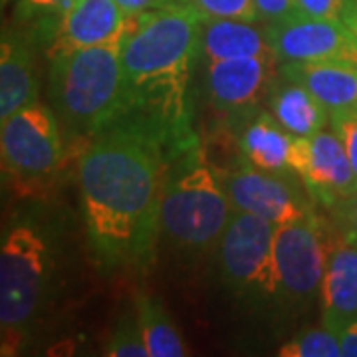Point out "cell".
Masks as SVG:
<instances>
[{
	"instance_id": "13",
	"label": "cell",
	"mask_w": 357,
	"mask_h": 357,
	"mask_svg": "<svg viewBox=\"0 0 357 357\" xmlns=\"http://www.w3.org/2000/svg\"><path fill=\"white\" fill-rule=\"evenodd\" d=\"M276 62V56L208 62L206 88L211 102L225 112H238L255 105L274 77Z\"/></svg>"
},
{
	"instance_id": "15",
	"label": "cell",
	"mask_w": 357,
	"mask_h": 357,
	"mask_svg": "<svg viewBox=\"0 0 357 357\" xmlns=\"http://www.w3.org/2000/svg\"><path fill=\"white\" fill-rule=\"evenodd\" d=\"M284 74L310 89L330 117L357 112V66L345 64H284Z\"/></svg>"
},
{
	"instance_id": "19",
	"label": "cell",
	"mask_w": 357,
	"mask_h": 357,
	"mask_svg": "<svg viewBox=\"0 0 357 357\" xmlns=\"http://www.w3.org/2000/svg\"><path fill=\"white\" fill-rule=\"evenodd\" d=\"M272 115L294 137H312L332 119L330 112L302 84L288 79L272 98Z\"/></svg>"
},
{
	"instance_id": "10",
	"label": "cell",
	"mask_w": 357,
	"mask_h": 357,
	"mask_svg": "<svg viewBox=\"0 0 357 357\" xmlns=\"http://www.w3.org/2000/svg\"><path fill=\"white\" fill-rule=\"evenodd\" d=\"M328 258V244L312 213L304 218L276 227L274 260L278 274V294L288 298H307L319 294Z\"/></svg>"
},
{
	"instance_id": "5",
	"label": "cell",
	"mask_w": 357,
	"mask_h": 357,
	"mask_svg": "<svg viewBox=\"0 0 357 357\" xmlns=\"http://www.w3.org/2000/svg\"><path fill=\"white\" fill-rule=\"evenodd\" d=\"M232 211L222 177L195 145L185 165L167 178L161 232L181 248L206 250L220 241Z\"/></svg>"
},
{
	"instance_id": "8",
	"label": "cell",
	"mask_w": 357,
	"mask_h": 357,
	"mask_svg": "<svg viewBox=\"0 0 357 357\" xmlns=\"http://www.w3.org/2000/svg\"><path fill=\"white\" fill-rule=\"evenodd\" d=\"M266 34L282 64L357 66V34L344 20L292 14L268 24Z\"/></svg>"
},
{
	"instance_id": "31",
	"label": "cell",
	"mask_w": 357,
	"mask_h": 357,
	"mask_svg": "<svg viewBox=\"0 0 357 357\" xmlns=\"http://www.w3.org/2000/svg\"><path fill=\"white\" fill-rule=\"evenodd\" d=\"M344 22L357 34V0H349L344 14Z\"/></svg>"
},
{
	"instance_id": "3",
	"label": "cell",
	"mask_w": 357,
	"mask_h": 357,
	"mask_svg": "<svg viewBox=\"0 0 357 357\" xmlns=\"http://www.w3.org/2000/svg\"><path fill=\"white\" fill-rule=\"evenodd\" d=\"M52 100L74 131L96 135L131 114L121 46L50 54Z\"/></svg>"
},
{
	"instance_id": "20",
	"label": "cell",
	"mask_w": 357,
	"mask_h": 357,
	"mask_svg": "<svg viewBox=\"0 0 357 357\" xmlns=\"http://www.w3.org/2000/svg\"><path fill=\"white\" fill-rule=\"evenodd\" d=\"M137 321L147 345L149 357H181L187 356L185 344L177 328L169 318L163 306L149 296L137 300Z\"/></svg>"
},
{
	"instance_id": "2",
	"label": "cell",
	"mask_w": 357,
	"mask_h": 357,
	"mask_svg": "<svg viewBox=\"0 0 357 357\" xmlns=\"http://www.w3.org/2000/svg\"><path fill=\"white\" fill-rule=\"evenodd\" d=\"M203 22L192 2L169 4L131 16L121 44L129 115L147 117L187 143V89Z\"/></svg>"
},
{
	"instance_id": "9",
	"label": "cell",
	"mask_w": 357,
	"mask_h": 357,
	"mask_svg": "<svg viewBox=\"0 0 357 357\" xmlns=\"http://www.w3.org/2000/svg\"><path fill=\"white\" fill-rule=\"evenodd\" d=\"M290 171L304 181L319 203L328 206H342L357 191L356 171L333 129H324L312 137H296Z\"/></svg>"
},
{
	"instance_id": "4",
	"label": "cell",
	"mask_w": 357,
	"mask_h": 357,
	"mask_svg": "<svg viewBox=\"0 0 357 357\" xmlns=\"http://www.w3.org/2000/svg\"><path fill=\"white\" fill-rule=\"evenodd\" d=\"M46 241L30 225L4 232L0 248V354L18 356L32 332L50 280Z\"/></svg>"
},
{
	"instance_id": "30",
	"label": "cell",
	"mask_w": 357,
	"mask_h": 357,
	"mask_svg": "<svg viewBox=\"0 0 357 357\" xmlns=\"http://www.w3.org/2000/svg\"><path fill=\"white\" fill-rule=\"evenodd\" d=\"M340 345H342V356L357 357V319L347 324L340 332Z\"/></svg>"
},
{
	"instance_id": "26",
	"label": "cell",
	"mask_w": 357,
	"mask_h": 357,
	"mask_svg": "<svg viewBox=\"0 0 357 357\" xmlns=\"http://www.w3.org/2000/svg\"><path fill=\"white\" fill-rule=\"evenodd\" d=\"M258 16L268 24L280 22L284 18L296 14V4L294 0H255Z\"/></svg>"
},
{
	"instance_id": "32",
	"label": "cell",
	"mask_w": 357,
	"mask_h": 357,
	"mask_svg": "<svg viewBox=\"0 0 357 357\" xmlns=\"http://www.w3.org/2000/svg\"><path fill=\"white\" fill-rule=\"evenodd\" d=\"M2 2H4V4H6V2H8V0H2Z\"/></svg>"
},
{
	"instance_id": "14",
	"label": "cell",
	"mask_w": 357,
	"mask_h": 357,
	"mask_svg": "<svg viewBox=\"0 0 357 357\" xmlns=\"http://www.w3.org/2000/svg\"><path fill=\"white\" fill-rule=\"evenodd\" d=\"M319 298L321 326L340 333L357 319V243L347 236L328 246Z\"/></svg>"
},
{
	"instance_id": "24",
	"label": "cell",
	"mask_w": 357,
	"mask_h": 357,
	"mask_svg": "<svg viewBox=\"0 0 357 357\" xmlns=\"http://www.w3.org/2000/svg\"><path fill=\"white\" fill-rule=\"evenodd\" d=\"M296 14L319 20H344L349 0H294Z\"/></svg>"
},
{
	"instance_id": "6",
	"label": "cell",
	"mask_w": 357,
	"mask_h": 357,
	"mask_svg": "<svg viewBox=\"0 0 357 357\" xmlns=\"http://www.w3.org/2000/svg\"><path fill=\"white\" fill-rule=\"evenodd\" d=\"M0 149L2 171L20 195L40 192L64 159L58 121L40 102L26 105L2 121Z\"/></svg>"
},
{
	"instance_id": "1",
	"label": "cell",
	"mask_w": 357,
	"mask_h": 357,
	"mask_svg": "<svg viewBox=\"0 0 357 357\" xmlns=\"http://www.w3.org/2000/svg\"><path fill=\"white\" fill-rule=\"evenodd\" d=\"M185 145L151 119L126 115L82 153L84 220L103 268L143 270L153 262L169 163Z\"/></svg>"
},
{
	"instance_id": "17",
	"label": "cell",
	"mask_w": 357,
	"mask_h": 357,
	"mask_svg": "<svg viewBox=\"0 0 357 357\" xmlns=\"http://www.w3.org/2000/svg\"><path fill=\"white\" fill-rule=\"evenodd\" d=\"M36 72L30 48L14 34H4L0 44V119L16 114L36 100Z\"/></svg>"
},
{
	"instance_id": "29",
	"label": "cell",
	"mask_w": 357,
	"mask_h": 357,
	"mask_svg": "<svg viewBox=\"0 0 357 357\" xmlns=\"http://www.w3.org/2000/svg\"><path fill=\"white\" fill-rule=\"evenodd\" d=\"M340 208L344 211V220L345 227H347L345 236H347L349 241L357 243V191L354 192V197H351L349 201H345Z\"/></svg>"
},
{
	"instance_id": "7",
	"label": "cell",
	"mask_w": 357,
	"mask_h": 357,
	"mask_svg": "<svg viewBox=\"0 0 357 357\" xmlns=\"http://www.w3.org/2000/svg\"><path fill=\"white\" fill-rule=\"evenodd\" d=\"M276 225L266 218L232 211L218 241V260L222 278L243 294H278V274L274 260Z\"/></svg>"
},
{
	"instance_id": "21",
	"label": "cell",
	"mask_w": 357,
	"mask_h": 357,
	"mask_svg": "<svg viewBox=\"0 0 357 357\" xmlns=\"http://www.w3.org/2000/svg\"><path fill=\"white\" fill-rule=\"evenodd\" d=\"M280 357H340V333L321 326L304 332L300 337L284 344L278 351Z\"/></svg>"
},
{
	"instance_id": "18",
	"label": "cell",
	"mask_w": 357,
	"mask_h": 357,
	"mask_svg": "<svg viewBox=\"0 0 357 357\" xmlns=\"http://www.w3.org/2000/svg\"><path fill=\"white\" fill-rule=\"evenodd\" d=\"M296 137L276 121L270 114H260L250 121L241 135V153L256 169L282 173L290 171V155Z\"/></svg>"
},
{
	"instance_id": "28",
	"label": "cell",
	"mask_w": 357,
	"mask_h": 357,
	"mask_svg": "<svg viewBox=\"0 0 357 357\" xmlns=\"http://www.w3.org/2000/svg\"><path fill=\"white\" fill-rule=\"evenodd\" d=\"M129 16H137L141 13L169 6V4H177V2H191V0H115Z\"/></svg>"
},
{
	"instance_id": "11",
	"label": "cell",
	"mask_w": 357,
	"mask_h": 357,
	"mask_svg": "<svg viewBox=\"0 0 357 357\" xmlns=\"http://www.w3.org/2000/svg\"><path fill=\"white\" fill-rule=\"evenodd\" d=\"M234 211H246L280 227L310 215V208L292 183L278 173L256 169L250 163L220 175Z\"/></svg>"
},
{
	"instance_id": "23",
	"label": "cell",
	"mask_w": 357,
	"mask_h": 357,
	"mask_svg": "<svg viewBox=\"0 0 357 357\" xmlns=\"http://www.w3.org/2000/svg\"><path fill=\"white\" fill-rule=\"evenodd\" d=\"M105 356L112 357H149L147 345L141 333L139 321H128L117 328L105 347Z\"/></svg>"
},
{
	"instance_id": "27",
	"label": "cell",
	"mask_w": 357,
	"mask_h": 357,
	"mask_svg": "<svg viewBox=\"0 0 357 357\" xmlns=\"http://www.w3.org/2000/svg\"><path fill=\"white\" fill-rule=\"evenodd\" d=\"M77 0H20V8L26 13H60L64 14Z\"/></svg>"
},
{
	"instance_id": "22",
	"label": "cell",
	"mask_w": 357,
	"mask_h": 357,
	"mask_svg": "<svg viewBox=\"0 0 357 357\" xmlns=\"http://www.w3.org/2000/svg\"><path fill=\"white\" fill-rule=\"evenodd\" d=\"M204 18L260 22L255 0H191Z\"/></svg>"
},
{
	"instance_id": "25",
	"label": "cell",
	"mask_w": 357,
	"mask_h": 357,
	"mask_svg": "<svg viewBox=\"0 0 357 357\" xmlns=\"http://www.w3.org/2000/svg\"><path fill=\"white\" fill-rule=\"evenodd\" d=\"M332 128L337 137L344 143L347 157L357 177V112H345V114L332 115Z\"/></svg>"
},
{
	"instance_id": "16",
	"label": "cell",
	"mask_w": 357,
	"mask_h": 357,
	"mask_svg": "<svg viewBox=\"0 0 357 357\" xmlns=\"http://www.w3.org/2000/svg\"><path fill=\"white\" fill-rule=\"evenodd\" d=\"M201 50L208 62L276 56L268 34L255 26V22L225 18H204Z\"/></svg>"
},
{
	"instance_id": "12",
	"label": "cell",
	"mask_w": 357,
	"mask_h": 357,
	"mask_svg": "<svg viewBox=\"0 0 357 357\" xmlns=\"http://www.w3.org/2000/svg\"><path fill=\"white\" fill-rule=\"evenodd\" d=\"M131 16L115 0H77L56 26L50 54L121 46Z\"/></svg>"
}]
</instances>
